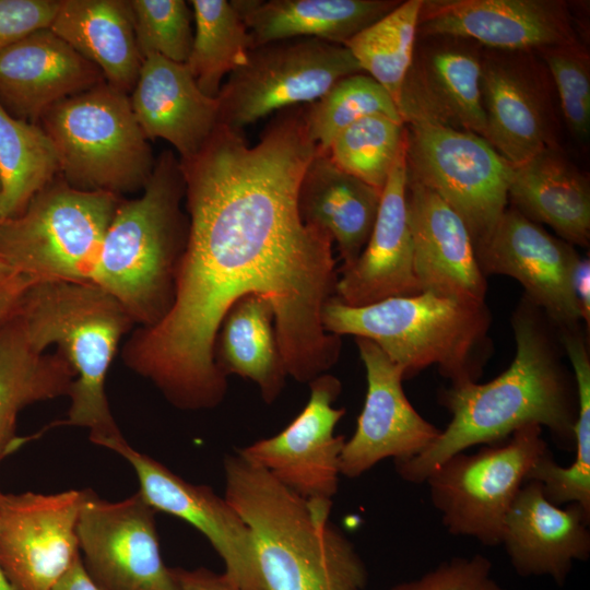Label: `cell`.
<instances>
[{"mask_svg":"<svg viewBox=\"0 0 590 590\" xmlns=\"http://www.w3.org/2000/svg\"><path fill=\"white\" fill-rule=\"evenodd\" d=\"M573 291L578 302L581 318L590 323V260L581 258L577 260L573 272Z\"/></svg>","mask_w":590,"mask_h":590,"instance_id":"obj_44","label":"cell"},{"mask_svg":"<svg viewBox=\"0 0 590 590\" xmlns=\"http://www.w3.org/2000/svg\"><path fill=\"white\" fill-rule=\"evenodd\" d=\"M37 280L14 273L0 282V323L19 306L25 291Z\"/></svg>","mask_w":590,"mask_h":590,"instance_id":"obj_43","label":"cell"},{"mask_svg":"<svg viewBox=\"0 0 590 590\" xmlns=\"http://www.w3.org/2000/svg\"><path fill=\"white\" fill-rule=\"evenodd\" d=\"M475 252L484 275L516 279L526 298L560 329L578 326L582 318L573 291V272L580 256L573 245L510 208Z\"/></svg>","mask_w":590,"mask_h":590,"instance_id":"obj_16","label":"cell"},{"mask_svg":"<svg viewBox=\"0 0 590 590\" xmlns=\"http://www.w3.org/2000/svg\"><path fill=\"white\" fill-rule=\"evenodd\" d=\"M375 115L402 121L390 94L364 72L339 80L321 97L304 108L308 135L322 152H327L341 131Z\"/></svg>","mask_w":590,"mask_h":590,"instance_id":"obj_36","label":"cell"},{"mask_svg":"<svg viewBox=\"0 0 590 590\" xmlns=\"http://www.w3.org/2000/svg\"><path fill=\"white\" fill-rule=\"evenodd\" d=\"M418 30L425 35L460 37L504 50L578 42L567 5L555 0L423 1Z\"/></svg>","mask_w":590,"mask_h":590,"instance_id":"obj_18","label":"cell"},{"mask_svg":"<svg viewBox=\"0 0 590 590\" xmlns=\"http://www.w3.org/2000/svg\"><path fill=\"white\" fill-rule=\"evenodd\" d=\"M406 206L420 293L484 303L485 275L462 219L437 193L409 178Z\"/></svg>","mask_w":590,"mask_h":590,"instance_id":"obj_20","label":"cell"},{"mask_svg":"<svg viewBox=\"0 0 590 590\" xmlns=\"http://www.w3.org/2000/svg\"><path fill=\"white\" fill-rule=\"evenodd\" d=\"M381 191L341 170L319 149L309 161L298 189V211L305 224L327 232L342 260L352 266L370 236Z\"/></svg>","mask_w":590,"mask_h":590,"instance_id":"obj_25","label":"cell"},{"mask_svg":"<svg viewBox=\"0 0 590 590\" xmlns=\"http://www.w3.org/2000/svg\"><path fill=\"white\" fill-rule=\"evenodd\" d=\"M554 79L565 121L573 135L586 142L590 135V59L578 43L542 49Z\"/></svg>","mask_w":590,"mask_h":590,"instance_id":"obj_39","label":"cell"},{"mask_svg":"<svg viewBox=\"0 0 590 590\" xmlns=\"http://www.w3.org/2000/svg\"><path fill=\"white\" fill-rule=\"evenodd\" d=\"M129 96L146 139L167 141L179 160L197 154L219 125L217 98L199 88L185 63L161 56L143 59Z\"/></svg>","mask_w":590,"mask_h":590,"instance_id":"obj_23","label":"cell"},{"mask_svg":"<svg viewBox=\"0 0 590 590\" xmlns=\"http://www.w3.org/2000/svg\"><path fill=\"white\" fill-rule=\"evenodd\" d=\"M1 221H3V219H2V215H1V211H0V222H1Z\"/></svg>","mask_w":590,"mask_h":590,"instance_id":"obj_49","label":"cell"},{"mask_svg":"<svg viewBox=\"0 0 590 590\" xmlns=\"http://www.w3.org/2000/svg\"><path fill=\"white\" fill-rule=\"evenodd\" d=\"M321 321L328 333L374 342L403 368L404 378L435 365L451 385H460L482 375L491 317L484 303L420 293L359 307L333 296Z\"/></svg>","mask_w":590,"mask_h":590,"instance_id":"obj_6","label":"cell"},{"mask_svg":"<svg viewBox=\"0 0 590 590\" xmlns=\"http://www.w3.org/2000/svg\"><path fill=\"white\" fill-rule=\"evenodd\" d=\"M273 326L271 305L258 295H248L226 314L214 349L221 371L253 381L267 403L278 398L287 376Z\"/></svg>","mask_w":590,"mask_h":590,"instance_id":"obj_31","label":"cell"},{"mask_svg":"<svg viewBox=\"0 0 590 590\" xmlns=\"http://www.w3.org/2000/svg\"><path fill=\"white\" fill-rule=\"evenodd\" d=\"M486 140L515 167L551 144L550 116L541 88L529 72L507 60L482 64Z\"/></svg>","mask_w":590,"mask_h":590,"instance_id":"obj_26","label":"cell"},{"mask_svg":"<svg viewBox=\"0 0 590 590\" xmlns=\"http://www.w3.org/2000/svg\"><path fill=\"white\" fill-rule=\"evenodd\" d=\"M59 0H0V51L25 36L49 28Z\"/></svg>","mask_w":590,"mask_h":590,"instance_id":"obj_41","label":"cell"},{"mask_svg":"<svg viewBox=\"0 0 590 590\" xmlns=\"http://www.w3.org/2000/svg\"><path fill=\"white\" fill-rule=\"evenodd\" d=\"M547 449L542 427L529 424L515 430L504 445L446 459L425 480L444 527L452 535L474 538L486 546L502 544L506 516Z\"/></svg>","mask_w":590,"mask_h":590,"instance_id":"obj_9","label":"cell"},{"mask_svg":"<svg viewBox=\"0 0 590 590\" xmlns=\"http://www.w3.org/2000/svg\"><path fill=\"white\" fill-rule=\"evenodd\" d=\"M408 178L437 193L464 222L476 248L506 210L515 166L486 139L429 121L406 129Z\"/></svg>","mask_w":590,"mask_h":590,"instance_id":"obj_10","label":"cell"},{"mask_svg":"<svg viewBox=\"0 0 590 590\" xmlns=\"http://www.w3.org/2000/svg\"><path fill=\"white\" fill-rule=\"evenodd\" d=\"M179 158L162 152L143 192L121 199L105 234L92 283L111 295L133 323L151 327L168 311L186 247Z\"/></svg>","mask_w":590,"mask_h":590,"instance_id":"obj_4","label":"cell"},{"mask_svg":"<svg viewBox=\"0 0 590 590\" xmlns=\"http://www.w3.org/2000/svg\"><path fill=\"white\" fill-rule=\"evenodd\" d=\"M133 468L139 492L156 510L178 517L199 530L222 558L225 576L240 590H264L251 533L225 497L206 485L185 481L122 438L107 447Z\"/></svg>","mask_w":590,"mask_h":590,"instance_id":"obj_15","label":"cell"},{"mask_svg":"<svg viewBox=\"0 0 590 590\" xmlns=\"http://www.w3.org/2000/svg\"><path fill=\"white\" fill-rule=\"evenodd\" d=\"M482 63L462 48H439L413 58L400 95L403 123L429 121L486 138Z\"/></svg>","mask_w":590,"mask_h":590,"instance_id":"obj_24","label":"cell"},{"mask_svg":"<svg viewBox=\"0 0 590 590\" xmlns=\"http://www.w3.org/2000/svg\"><path fill=\"white\" fill-rule=\"evenodd\" d=\"M0 590H12L7 579L4 578L1 568H0Z\"/></svg>","mask_w":590,"mask_h":590,"instance_id":"obj_48","label":"cell"},{"mask_svg":"<svg viewBox=\"0 0 590 590\" xmlns=\"http://www.w3.org/2000/svg\"><path fill=\"white\" fill-rule=\"evenodd\" d=\"M355 341L366 369L367 392L356 429L340 455V474L350 479L361 476L384 459L415 457L441 433L408 400L402 387L403 368L370 340Z\"/></svg>","mask_w":590,"mask_h":590,"instance_id":"obj_17","label":"cell"},{"mask_svg":"<svg viewBox=\"0 0 590 590\" xmlns=\"http://www.w3.org/2000/svg\"><path fill=\"white\" fill-rule=\"evenodd\" d=\"M223 465L224 497L251 533L264 590L366 588V565L329 521L331 508L307 502L238 453Z\"/></svg>","mask_w":590,"mask_h":590,"instance_id":"obj_3","label":"cell"},{"mask_svg":"<svg viewBox=\"0 0 590 590\" xmlns=\"http://www.w3.org/2000/svg\"><path fill=\"white\" fill-rule=\"evenodd\" d=\"M121 199L73 188L58 175L20 215L0 222V259L37 281L92 283Z\"/></svg>","mask_w":590,"mask_h":590,"instance_id":"obj_8","label":"cell"},{"mask_svg":"<svg viewBox=\"0 0 590 590\" xmlns=\"http://www.w3.org/2000/svg\"><path fill=\"white\" fill-rule=\"evenodd\" d=\"M390 590H505L493 576L492 562L482 554L444 560L416 579Z\"/></svg>","mask_w":590,"mask_h":590,"instance_id":"obj_40","label":"cell"},{"mask_svg":"<svg viewBox=\"0 0 590 590\" xmlns=\"http://www.w3.org/2000/svg\"><path fill=\"white\" fill-rule=\"evenodd\" d=\"M84 489L0 491V568L12 590H51L80 556Z\"/></svg>","mask_w":590,"mask_h":590,"instance_id":"obj_13","label":"cell"},{"mask_svg":"<svg viewBox=\"0 0 590 590\" xmlns=\"http://www.w3.org/2000/svg\"><path fill=\"white\" fill-rule=\"evenodd\" d=\"M59 175L56 150L38 123L13 117L0 104V211L20 215Z\"/></svg>","mask_w":590,"mask_h":590,"instance_id":"obj_32","label":"cell"},{"mask_svg":"<svg viewBox=\"0 0 590 590\" xmlns=\"http://www.w3.org/2000/svg\"><path fill=\"white\" fill-rule=\"evenodd\" d=\"M251 48L288 38L344 45L400 2L392 0H232Z\"/></svg>","mask_w":590,"mask_h":590,"instance_id":"obj_27","label":"cell"},{"mask_svg":"<svg viewBox=\"0 0 590 590\" xmlns=\"http://www.w3.org/2000/svg\"><path fill=\"white\" fill-rule=\"evenodd\" d=\"M32 342L42 351L56 344L75 378L67 418L105 447L123 436L110 412L105 381L121 338L133 321L122 306L93 283L37 281L17 306Z\"/></svg>","mask_w":590,"mask_h":590,"instance_id":"obj_5","label":"cell"},{"mask_svg":"<svg viewBox=\"0 0 590 590\" xmlns=\"http://www.w3.org/2000/svg\"><path fill=\"white\" fill-rule=\"evenodd\" d=\"M14 450L16 449L13 447L0 445V463L8 455L12 453Z\"/></svg>","mask_w":590,"mask_h":590,"instance_id":"obj_47","label":"cell"},{"mask_svg":"<svg viewBox=\"0 0 590 590\" xmlns=\"http://www.w3.org/2000/svg\"><path fill=\"white\" fill-rule=\"evenodd\" d=\"M405 135L402 121L369 116L341 131L327 154L341 170L382 190Z\"/></svg>","mask_w":590,"mask_h":590,"instance_id":"obj_37","label":"cell"},{"mask_svg":"<svg viewBox=\"0 0 590 590\" xmlns=\"http://www.w3.org/2000/svg\"><path fill=\"white\" fill-rule=\"evenodd\" d=\"M536 310L524 297L514 314L516 353L505 371L486 384L451 385L440 392L439 402L451 421L425 451L394 461L402 480L424 483L449 457L475 445L500 442L529 424L547 427L558 446L576 449V382L562 365Z\"/></svg>","mask_w":590,"mask_h":590,"instance_id":"obj_2","label":"cell"},{"mask_svg":"<svg viewBox=\"0 0 590 590\" xmlns=\"http://www.w3.org/2000/svg\"><path fill=\"white\" fill-rule=\"evenodd\" d=\"M156 512L140 492L108 502L84 489L79 548L99 590H178L174 570L161 554Z\"/></svg>","mask_w":590,"mask_h":590,"instance_id":"obj_12","label":"cell"},{"mask_svg":"<svg viewBox=\"0 0 590 590\" xmlns=\"http://www.w3.org/2000/svg\"><path fill=\"white\" fill-rule=\"evenodd\" d=\"M309 388L307 404L282 432L237 453L307 502L331 508L339 487L340 455L345 442L344 436L334 435L345 413L343 408L333 406L341 382L324 373L312 379Z\"/></svg>","mask_w":590,"mask_h":590,"instance_id":"obj_14","label":"cell"},{"mask_svg":"<svg viewBox=\"0 0 590 590\" xmlns=\"http://www.w3.org/2000/svg\"><path fill=\"white\" fill-rule=\"evenodd\" d=\"M49 28L97 67L108 84L130 95L143 59L129 0H59Z\"/></svg>","mask_w":590,"mask_h":590,"instance_id":"obj_29","label":"cell"},{"mask_svg":"<svg viewBox=\"0 0 590 590\" xmlns=\"http://www.w3.org/2000/svg\"><path fill=\"white\" fill-rule=\"evenodd\" d=\"M317 150L304 109L293 107L253 145L219 123L197 154L179 160L188 236L173 302L122 350L125 364L174 406L198 411L223 401L216 337L228 310L248 295L272 307L287 375L309 384L338 361L340 337L321 321L338 281L333 240L298 211L299 184Z\"/></svg>","mask_w":590,"mask_h":590,"instance_id":"obj_1","label":"cell"},{"mask_svg":"<svg viewBox=\"0 0 590 590\" xmlns=\"http://www.w3.org/2000/svg\"><path fill=\"white\" fill-rule=\"evenodd\" d=\"M560 338L578 393L576 456L570 465L562 467L547 449L530 470L527 481L539 482L551 503L557 506L577 503L590 514V361L585 339L576 328L562 329Z\"/></svg>","mask_w":590,"mask_h":590,"instance_id":"obj_33","label":"cell"},{"mask_svg":"<svg viewBox=\"0 0 590 590\" xmlns=\"http://www.w3.org/2000/svg\"><path fill=\"white\" fill-rule=\"evenodd\" d=\"M38 125L56 150L59 176L73 188L122 197L152 176L155 160L130 96L106 81L58 102Z\"/></svg>","mask_w":590,"mask_h":590,"instance_id":"obj_7","label":"cell"},{"mask_svg":"<svg viewBox=\"0 0 590 590\" xmlns=\"http://www.w3.org/2000/svg\"><path fill=\"white\" fill-rule=\"evenodd\" d=\"M178 590H240L225 574H216L200 567L196 569L173 568Z\"/></svg>","mask_w":590,"mask_h":590,"instance_id":"obj_42","label":"cell"},{"mask_svg":"<svg viewBox=\"0 0 590 590\" xmlns=\"http://www.w3.org/2000/svg\"><path fill=\"white\" fill-rule=\"evenodd\" d=\"M75 375L66 357L39 350L17 308L0 323V445L19 448V413L30 404L69 396Z\"/></svg>","mask_w":590,"mask_h":590,"instance_id":"obj_30","label":"cell"},{"mask_svg":"<svg viewBox=\"0 0 590 590\" xmlns=\"http://www.w3.org/2000/svg\"><path fill=\"white\" fill-rule=\"evenodd\" d=\"M422 7L423 0L400 2L344 44L362 71L390 94L397 107L413 62Z\"/></svg>","mask_w":590,"mask_h":590,"instance_id":"obj_35","label":"cell"},{"mask_svg":"<svg viewBox=\"0 0 590 590\" xmlns=\"http://www.w3.org/2000/svg\"><path fill=\"white\" fill-rule=\"evenodd\" d=\"M508 197L516 210L535 223L547 224L563 240L589 245V180L554 145L515 167Z\"/></svg>","mask_w":590,"mask_h":590,"instance_id":"obj_28","label":"cell"},{"mask_svg":"<svg viewBox=\"0 0 590 590\" xmlns=\"http://www.w3.org/2000/svg\"><path fill=\"white\" fill-rule=\"evenodd\" d=\"M193 39L186 67L199 88L216 98L223 79L243 66L251 49L249 32L227 0H191Z\"/></svg>","mask_w":590,"mask_h":590,"instance_id":"obj_34","label":"cell"},{"mask_svg":"<svg viewBox=\"0 0 590 590\" xmlns=\"http://www.w3.org/2000/svg\"><path fill=\"white\" fill-rule=\"evenodd\" d=\"M139 52L186 63L193 39V15L184 0H129Z\"/></svg>","mask_w":590,"mask_h":590,"instance_id":"obj_38","label":"cell"},{"mask_svg":"<svg viewBox=\"0 0 590 590\" xmlns=\"http://www.w3.org/2000/svg\"><path fill=\"white\" fill-rule=\"evenodd\" d=\"M51 590H99L86 574L81 555Z\"/></svg>","mask_w":590,"mask_h":590,"instance_id":"obj_45","label":"cell"},{"mask_svg":"<svg viewBox=\"0 0 590 590\" xmlns=\"http://www.w3.org/2000/svg\"><path fill=\"white\" fill-rule=\"evenodd\" d=\"M105 81L97 67L50 28L0 51V104L13 117L38 123L51 106Z\"/></svg>","mask_w":590,"mask_h":590,"instance_id":"obj_22","label":"cell"},{"mask_svg":"<svg viewBox=\"0 0 590 590\" xmlns=\"http://www.w3.org/2000/svg\"><path fill=\"white\" fill-rule=\"evenodd\" d=\"M14 274L8 266L0 259V282Z\"/></svg>","mask_w":590,"mask_h":590,"instance_id":"obj_46","label":"cell"},{"mask_svg":"<svg viewBox=\"0 0 590 590\" xmlns=\"http://www.w3.org/2000/svg\"><path fill=\"white\" fill-rule=\"evenodd\" d=\"M406 135L381 191L377 216L366 246L345 269L334 297L359 307L396 296L420 294L413 268V240L406 206Z\"/></svg>","mask_w":590,"mask_h":590,"instance_id":"obj_19","label":"cell"},{"mask_svg":"<svg viewBox=\"0 0 590 590\" xmlns=\"http://www.w3.org/2000/svg\"><path fill=\"white\" fill-rule=\"evenodd\" d=\"M344 45L288 38L252 47L222 84L219 123L243 129L267 115L310 104L339 80L362 73Z\"/></svg>","mask_w":590,"mask_h":590,"instance_id":"obj_11","label":"cell"},{"mask_svg":"<svg viewBox=\"0 0 590 590\" xmlns=\"http://www.w3.org/2000/svg\"><path fill=\"white\" fill-rule=\"evenodd\" d=\"M589 520L579 504L562 508L539 482L527 481L506 516L502 544L519 576H547L563 586L574 562L590 556Z\"/></svg>","mask_w":590,"mask_h":590,"instance_id":"obj_21","label":"cell"}]
</instances>
